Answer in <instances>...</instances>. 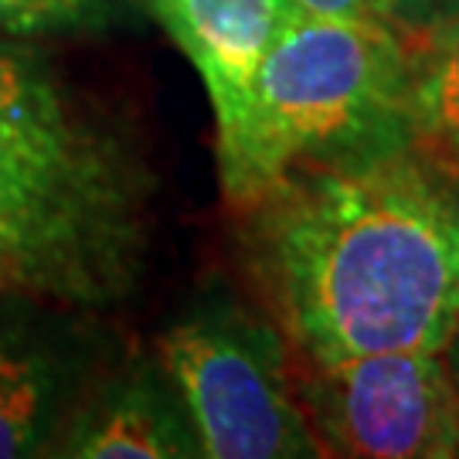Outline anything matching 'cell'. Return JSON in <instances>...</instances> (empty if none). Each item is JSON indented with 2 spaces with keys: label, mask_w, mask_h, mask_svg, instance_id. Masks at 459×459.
Listing matches in <instances>:
<instances>
[{
  "label": "cell",
  "mask_w": 459,
  "mask_h": 459,
  "mask_svg": "<svg viewBox=\"0 0 459 459\" xmlns=\"http://www.w3.org/2000/svg\"><path fill=\"white\" fill-rule=\"evenodd\" d=\"M235 214L248 293L293 358L446 351L459 324V167L409 116L290 167Z\"/></svg>",
  "instance_id": "1"
},
{
  "label": "cell",
  "mask_w": 459,
  "mask_h": 459,
  "mask_svg": "<svg viewBox=\"0 0 459 459\" xmlns=\"http://www.w3.org/2000/svg\"><path fill=\"white\" fill-rule=\"evenodd\" d=\"M153 178L126 130L38 48L0 38V290L123 307L147 269Z\"/></svg>",
  "instance_id": "2"
},
{
  "label": "cell",
  "mask_w": 459,
  "mask_h": 459,
  "mask_svg": "<svg viewBox=\"0 0 459 459\" xmlns=\"http://www.w3.org/2000/svg\"><path fill=\"white\" fill-rule=\"evenodd\" d=\"M405 116V45L385 21L296 17L269 48L242 113L214 136L238 212L290 167L361 143Z\"/></svg>",
  "instance_id": "3"
},
{
  "label": "cell",
  "mask_w": 459,
  "mask_h": 459,
  "mask_svg": "<svg viewBox=\"0 0 459 459\" xmlns=\"http://www.w3.org/2000/svg\"><path fill=\"white\" fill-rule=\"evenodd\" d=\"M157 361L178 385L208 459H313L324 449L296 398L282 330L214 293L170 324Z\"/></svg>",
  "instance_id": "4"
},
{
  "label": "cell",
  "mask_w": 459,
  "mask_h": 459,
  "mask_svg": "<svg viewBox=\"0 0 459 459\" xmlns=\"http://www.w3.org/2000/svg\"><path fill=\"white\" fill-rule=\"evenodd\" d=\"M293 385L324 456H459V398L443 351L293 358Z\"/></svg>",
  "instance_id": "5"
},
{
  "label": "cell",
  "mask_w": 459,
  "mask_h": 459,
  "mask_svg": "<svg viewBox=\"0 0 459 459\" xmlns=\"http://www.w3.org/2000/svg\"><path fill=\"white\" fill-rule=\"evenodd\" d=\"M79 316L85 313L0 290V459L51 456L89 385Z\"/></svg>",
  "instance_id": "6"
},
{
  "label": "cell",
  "mask_w": 459,
  "mask_h": 459,
  "mask_svg": "<svg viewBox=\"0 0 459 459\" xmlns=\"http://www.w3.org/2000/svg\"><path fill=\"white\" fill-rule=\"evenodd\" d=\"M75 459H197L195 422L160 361L89 377L51 446Z\"/></svg>",
  "instance_id": "7"
},
{
  "label": "cell",
  "mask_w": 459,
  "mask_h": 459,
  "mask_svg": "<svg viewBox=\"0 0 459 459\" xmlns=\"http://www.w3.org/2000/svg\"><path fill=\"white\" fill-rule=\"evenodd\" d=\"M143 7L197 68L212 99L214 136L242 113L279 34L303 17L296 0H143Z\"/></svg>",
  "instance_id": "8"
},
{
  "label": "cell",
  "mask_w": 459,
  "mask_h": 459,
  "mask_svg": "<svg viewBox=\"0 0 459 459\" xmlns=\"http://www.w3.org/2000/svg\"><path fill=\"white\" fill-rule=\"evenodd\" d=\"M402 45L411 130L459 167V24L402 34Z\"/></svg>",
  "instance_id": "9"
},
{
  "label": "cell",
  "mask_w": 459,
  "mask_h": 459,
  "mask_svg": "<svg viewBox=\"0 0 459 459\" xmlns=\"http://www.w3.org/2000/svg\"><path fill=\"white\" fill-rule=\"evenodd\" d=\"M136 0H0V38L102 34L126 24Z\"/></svg>",
  "instance_id": "10"
},
{
  "label": "cell",
  "mask_w": 459,
  "mask_h": 459,
  "mask_svg": "<svg viewBox=\"0 0 459 459\" xmlns=\"http://www.w3.org/2000/svg\"><path fill=\"white\" fill-rule=\"evenodd\" d=\"M385 24L398 34L459 24V0H385Z\"/></svg>",
  "instance_id": "11"
},
{
  "label": "cell",
  "mask_w": 459,
  "mask_h": 459,
  "mask_svg": "<svg viewBox=\"0 0 459 459\" xmlns=\"http://www.w3.org/2000/svg\"><path fill=\"white\" fill-rule=\"evenodd\" d=\"M296 7L310 17H358V21H385V0H296Z\"/></svg>",
  "instance_id": "12"
},
{
  "label": "cell",
  "mask_w": 459,
  "mask_h": 459,
  "mask_svg": "<svg viewBox=\"0 0 459 459\" xmlns=\"http://www.w3.org/2000/svg\"><path fill=\"white\" fill-rule=\"evenodd\" d=\"M446 368H449V377H453V388H456V398H459V324L453 330V337H449V344H446Z\"/></svg>",
  "instance_id": "13"
}]
</instances>
